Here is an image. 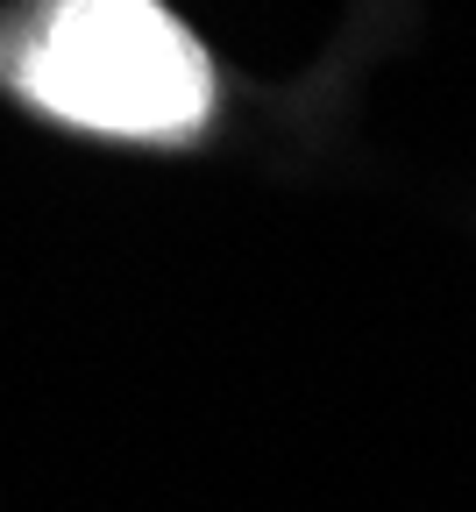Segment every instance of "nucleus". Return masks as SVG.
<instances>
[{
    "label": "nucleus",
    "mask_w": 476,
    "mask_h": 512,
    "mask_svg": "<svg viewBox=\"0 0 476 512\" xmlns=\"http://www.w3.org/2000/svg\"><path fill=\"white\" fill-rule=\"evenodd\" d=\"M15 93L114 143H185L214 121V64L164 0H50L15 43Z\"/></svg>",
    "instance_id": "obj_1"
}]
</instances>
